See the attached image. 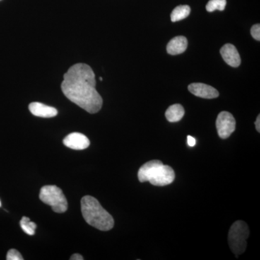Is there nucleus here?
Returning <instances> with one entry per match:
<instances>
[{"label":"nucleus","mask_w":260,"mask_h":260,"mask_svg":"<svg viewBox=\"0 0 260 260\" xmlns=\"http://www.w3.org/2000/svg\"><path fill=\"white\" fill-rule=\"evenodd\" d=\"M81 211L85 221L91 226L103 232L114 228V218L93 197L87 195L82 198Z\"/></svg>","instance_id":"nucleus-2"},{"label":"nucleus","mask_w":260,"mask_h":260,"mask_svg":"<svg viewBox=\"0 0 260 260\" xmlns=\"http://www.w3.org/2000/svg\"><path fill=\"white\" fill-rule=\"evenodd\" d=\"M184 113L185 111L181 104H174L169 107L166 112L165 115L167 120L170 122H177L182 119L183 116H184Z\"/></svg>","instance_id":"nucleus-12"},{"label":"nucleus","mask_w":260,"mask_h":260,"mask_svg":"<svg viewBox=\"0 0 260 260\" xmlns=\"http://www.w3.org/2000/svg\"><path fill=\"white\" fill-rule=\"evenodd\" d=\"M63 143L68 148L73 150H84L88 148L90 140L81 133H73L68 135L63 140Z\"/></svg>","instance_id":"nucleus-8"},{"label":"nucleus","mask_w":260,"mask_h":260,"mask_svg":"<svg viewBox=\"0 0 260 260\" xmlns=\"http://www.w3.org/2000/svg\"><path fill=\"white\" fill-rule=\"evenodd\" d=\"M249 236L247 224L242 220L233 223L229 232V244L231 250L237 256L241 255L246 249V239Z\"/></svg>","instance_id":"nucleus-4"},{"label":"nucleus","mask_w":260,"mask_h":260,"mask_svg":"<svg viewBox=\"0 0 260 260\" xmlns=\"http://www.w3.org/2000/svg\"><path fill=\"white\" fill-rule=\"evenodd\" d=\"M251 37L254 38L255 40L259 42L260 41V25L259 24H256L253 25L251 28Z\"/></svg>","instance_id":"nucleus-17"},{"label":"nucleus","mask_w":260,"mask_h":260,"mask_svg":"<svg viewBox=\"0 0 260 260\" xmlns=\"http://www.w3.org/2000/svg\"><path fill=\"white\" fill-rule=\"evenodd\" d=\"M225 6H226V0H210L206 5V10L209 13H212L215 10L223 11L225 10Z\"/></svg>","instance_id":"nucleus-15"},{"label":"nucleus","mask_w":260,"mask_h":260,"mask_svg":"<svg viewBox=\"0 0 260 260\" xmlns=\"http://www.w3.org/2000/svg\"><path fill=\"white\" fill-rule=\"evenodd\" d=\"M187 144L189 147H194L196 145V140L190 135L187 136Z\"/></svg>","instance_id":"nucleus-18"},{"label":"nucleus","mask_w":260,"mask_h":260,"mask_svg":"<svg viewBox=\"0 0 260 260\" xmlns=\"http://www.w3.org/2000/svg\"><path fill=\"white\" fill-rule=\"evenodd\" d=\"M190 8L188 5H179L173 10L171 14V20L172 22L180 21L187 18L190 14Z\"/></svg>","instance_id":"nucleus-13"},{"label":"nucleus","mask_w":260,"mask_h":260,"mask_svg":"<svg viewBox=\"0 0 260 260\" xmlns=\"http://www.w3.org/2000/svg\"><path fill=\"white\" fill-rule=\"evenodd\" d=\"M39 198L43 203L51 206L55 213H63L68 210V201L62 190L58 186H43L41 189Z\"/></svg>","instance_id":"nucleus-5"},{"label":"nucleus","mask_w":260,"mask_h":260,"mask_svg":"<svg viewBox=\"0 0 260 260\" xmlns=\"http://www.w3.org/2000/svg\"><path fill=\"white\" fill-rule=\"evenodd\" d=\"M7 259L8 260H23V257L21 254L16 249H10L8 251L7 254Z\"/></svg>","instance_id":"nucleus-16"},{"label":"nucleus","mask_w":260,"mask_h":260,"mask_svg":"<svg viewBox=\"0 0 260 260\" xmlns=\"http://www.w3.org/2000/svg\"><path fill=\"white\" fill-rule=\"evenodd\" d=\"M138 176L140 182L148 181L157 186L169 185L175 179L174 169L158 160H150L143 164L138 171Z\"/></svg>","instance_id":"nucleus-3"},{"label":"nucleus","mask_w":260,"mask_h":260,"mask_svg":"<svg viewBox=\"0 0 260 260\" xmlns=\"http://www.w3.org/2000/svg\"><path fill=\"white\" fill-rule=\"evenodd\" d=\"M255 127L256 131H257L258 133H260V115H258L257 118H256Z\"/></svg>","instance_id":"nucleus-20"},{"label":"nucleus","mask_w":260,"mask_h":260,"mask_svg":"<svg viewBox=\"0 0 260 260\" xmlns=\"http://www.w3.org/2000/svg\"><path fill=\"white\" fill-rule=\"evenodd\" d=\"M187 39L184 37H176L169 42L167 45L168 54L177 55L182 54L187 48Z\"/></svg>","instance_id":"nucleus-11"},{"label":"nucleus","mask_w":260,"mask_h":260,"mask_svg":"<svg viewBox=\"0 0 260 260\" xmlns=\"http://www.w3.org/2000/svg\"><path fill=\"white\" fill-rule=\"evenodd\" d=\"M99 80H102V81L103 78H99Z\"/></svg>","instance_id":"nucleus-21"},{"label":"nucleus","mask_w":260,"mask_h":260,"mask_svg":"<svg viewBox=\"0 0 260 260\" xmlns=\"http://www.w3.org/2000/svg\"><path fill=\"white\" fill-rule=\"evenodd\" d=\"M215 124L219 137L222 139L229 138L236 129L235 119L231 113L228 112H220Z\"/></svg>","instance_id":"nucleus-6"},{"label":"nucleus","mask_w":260,"mask_h":260,"mask_svg":"<svg viewBox=\"0 0 260 260\" xmlns=\"http://www.w3.org/2000/svg\"><path fill=\"white\" fill-rule=\"evenodd\" d=\"M0 207H1V202H0Z\"/></svg>","instance_id":"nucleus-22"},{"label":"nucleus","mask_w":260,"mask_h":260,"mask_svg":"<svg viewBox=\"0 0 260 260\" xmlns=\"http://www.w3.org/2000/svg\"><path fill=\"white\" fill-rule=\"evenodd\" d=\"M29 110L34 116L42 118L54 117L57 115V110L42 103L34 102L29 105Z\"/></svg>","instance_id":"nucleus-10"},{"label":"nucleus","mask_w":260,"mask_h":260,"mask_svg":"<svg viewBox=\"0 0 260 260\" xmlns=\"http://www.w3.org/2000/svg\"><path fill=\"white\" fill-rule=\"evenodd\" d=\"M93 70L89 65L78 63L64 75L61 88L65 96L90 114L101 110L103 99L95 89Z\"/></svg>","instance_id":"nucleus-1"},{"label":"nucleus","mask_w":260,"mask_h":260,"mask_svg":"<svg viewBox=\"0 0 260 260\" xmlns=\"http://www.w3.org/2000/svg\"><path fill=\"white\" fill-rule=\"evenodd\" d=\"M20 225L25 234L30 236L35 234L36 229H37V224L30 221V219L27 218V217L23 216L20 222Z\"/></svg>","instance_id":"nucleus-14"},{"label":"nucleus","mask_w":260,"mask_h":260,"mask_svg":"<svg viewBox=\"0 0 260 260\" xmlns=\"http://www.w3.org/2000/svg\"><path fill=\"white\" fill-rule=\"evenodd\" d=\"M188 89L195 96L203 99H212L219 96L216 89L204 83H191L188 86Z\"/></svg>","instance_id":"nucleus-7"},{"label":"nucleus","mask_w":260,"mask_h":260,"mask_svg":"<svg viewBox=\"0 0 260 260\" xmlns=\"http://www.w3.org/2000/svg\"><path fill=\"white\" fill-rule=\"evenodd\" d=\"M220 54L224 61L231 67L238 68L241 64V57L239 51L233 44H225L220 49Z\"/></svg>","instance_id":"nucleus-9"},{"label":"nucleus","mask_w":260,"mask_h":260,"mask_svg":"<svg viewBox=\"0 0 260 260\" xmlns=\"http://www.w3.org/2000/svg\"><path fill=\"white\" fill-rule=\"evenodd\" d=\"M70 259L71 260H83V256L80 255L79 254H74L73 255L71 256L70 257Z\"/></svg>","instance_id":"nucleus-19"}]
</instances>
